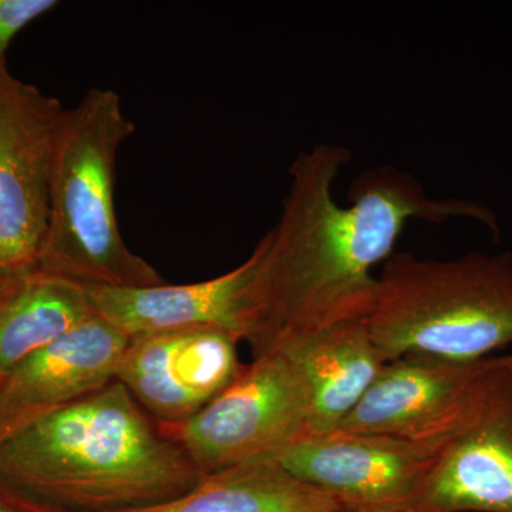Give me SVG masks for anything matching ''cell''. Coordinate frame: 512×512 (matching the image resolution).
I'll use <instances>...</instances> for the list:
<instances>
[{"label":"cell","mask_w":512,"mask_h":512,"mask_svg":"<svg viewBox=\"0 0 512 512\" xmlns=\"http://www.w3.org/2000/svg\"><path fill=\"white\" fill-rule=\"evenodd\" d=\"M352 158L348 147L320 143L289 168L281 217L254 248V322L245 342L254 357L366 320L377 293L373 269L394 254L409 222L468 218L500 232L487 205L431 198L413 174L394 165L362 171L350 184L348 207H340L333 187Z\"/></svg>","instance_id":"cell-1"},{"label":"cell","mask_w":512,"mask_h":512,"mask_svg":"<svg viewBox=\"0 0 512 512\" xmlns=\"http://www.w3.org/2000/svg\"><path fill=\"white\" fill-rule=\"evenodd\" d=\"M202 474L119 380L0 441V494L32 512H127Z\"/></svg>","instance_id":"cell-2"},{"label":"cell","mask_w":512,"mask_h":512,"mask_svg":"<svg viewBox=\"0 0 512 512\" xmlns=\"http://www.w3.org/2000/svg\"><path fill=\"white\" fill-rule=\"evenodd\" d=\"M134 133L120 94L111 89L94 87L76 107L64 110L36 268L86 288L167 284L153 265L127 247L117 220V156Z\"/></svg>","instance_id":"cell-3"},{"label":"cell","mask_w":512,"mask_h":512,"mask_svg":"<svg viewBox=\"0 0 512 512\" xmlns=\"http://www.w3.org/2000/svg\"><path fill=\"white\" fill-rule=\"evenodd\" d=\"M365 323L386 363L407 355L488 359L512 345V254L439 261L394 252Z\"/></svg>","instance_id":"cell-4"},{"label":"cell","mask_w":512,"mask_h":512,"mask_svg":"<svg viewBox=\"0 0 512 512\" xmlns=\"http://www.w3.org/2000/svg\"><path fill=\"white\" fill-rule=\"evenodd\" d=\"M202 476L269 460L308 436L309 396L281 352L254 357L200 412L163 426Z\"/></svg>","instance_id":"cell-5"},{"label":"cell","mask_w":512,"mask_h":512,"mask_svg":"<svg viewBox=\"0 0 512 512\" xmlns=\"http://www.w3.org/2000/svg\"><path fill=\"white\" fill-rule=\"evenodd\" d=\"M62 103L0 59V272L35 269L49 215V177Z\"/></svg>","instance_id":"cell-6"},{"label":"cell","mask_w":512,"mask_h":512,"mask_svg":"<svg viewBox=\"0 0 512 512\" xmlns=\"http://www.w3.org/2000/svg\"><path fill=\"white\" fill-rule=\"evenodd\" d=\"M410 511L512 512V360H485L473 400Z\"/></svg>","instance_id":"cell-7"},{"label":"cell","mask_w":512,"mask_h":512,"mask_svg":"<svg viewBox=\"0 0 512 512\" xmlns=\"http://www.w3.org/2000/svg\"><path fill=\"white\" fill-rule=\"evenodd\" d=\"M446 439L333 431L302 437L269 460L325 491L345 510L399 512L412 508Z\"/></svg>","instance_id":"cell-8"},{"label":"cell","mask_w":512,"mask_h":512,"mask_svg":"<svg viewBox=\"0 0 512 512\" xmlns=\"http://www.w3.org/2000/svg\"><path fill=\"white\" fill-rule=\"evenodd\" d=\"M241 340L227 330L188 328L130 338L116 380L161 426L200 412L237 379Z\"/></svg>","instance_id":"cell-9"},{"label":"cell","mask_w":512,"mask_h":512,"mask_svg":"<svg viewBox=\"0 0 512 512\" xmlns=\"http://www.w3.org/2000/svg\"><path fill=\"white\" fill-rule=\"evenodd\" d=\"M485 360L458 362L426 355L390 360L335 431L409 440L446 439L473 400Z\"/></svg>","instance_id":"cell-10"},{"label":"cell","mask_w":512,"mask_h":512,"mask_svg":"<svg viewBox=\"0 0 512 512\" xmlns=\"http://www.w3.org/2000/svg\"><path fill=\"white\" fill-rule=\"evenodd\" d=\"M130 338L96 315L0 379V441L114 382Z\"/></svg>","instance_id":"cell-11"},{"label":"cell","mask_w":512,"mask_h":512,"mask_svg":"<svg viewBox=\"0 0 512 512\" xmlns=\"http://www.w3.org/2000/svg\"><path fill=\"white\" fill-rule=\"evenodd\" d=\"M258 254L227 274L187 285L87 288L97 315L128 338L164 330L218 328L247 342L254 322Z\"/></svg>","instance_id":"cell-12"},{"label":"cell","mask_w":512,"mask_h":512,"mask_svg":"<svg viewBox=\"0 0 512 512\" xmlns=\"http://www.w3.org/2000/svg\"><path fill=\"white\" fill-rule=\"evenodd\" d=\"M276 352L288 357L308 390V436L338 429L386 363L365 320L333 326Z\"/></svg>","instance_id":"cell-13"},{"label":"cell","mask_w":512,"mask_h":512,"mask_svg":"<svg viewBox=\"0 0 512 512\" xmlns=\"http://www.w3.org/2000/svg\"><path fill=\"white\" fill-rule=\"evenodd\" d=\"M96 315L86 286L39 268L10 276L0 291V379Z\"/></svg>","instance_id":"cell-14"},{"label":"cell","mask_w":512,"mask_h":512,"mask_svg":"<svg viewBox=\"0 0 512 512\" xmlns=\"http://www.w3.org/2000/svg\"><path fill=\"white\" fill-rule=\"evenodd\" d=\"M325 491L264 460L202 476L187 493L127 512H343Z\"/></svg>","instance_id":"cell-15"},{"label":"cell","mask_w":512,"mask_h":512,"mask_svg":"<svg viewBox=\"0 0 512 512\" xmlns=\"http://www.w3.org/2000/svg\"><path fill=\"white\" fill-rule=\"evenodd\" d=\"M57 6V0H0V59L26 26Z\"/></svg>","instance_id":"cell-16"},{"label":"cell","mask_w":512,"mask_h":512,"mask_svg":"<svg viewBox=\"0 0 512 512\" xmlns=\"http://www.w3.org/2000/svg\"><path fill=\"white\" fill-rule=\"evenodd\" d=\"M0 512H32L23 508L22 505L16 504L15 501L9 500L5 495L0 494Z\"/></svg>","instance_id":"cell-17"},{"label":"cell","mask_w":512,"mask_h":512,"mask_svg":"<svg viewBox=\"0 0 512 512\" xmlns=\"http://www.w3.org/2000/svg\"><path fill=\"white\" fill-rule=\"evenodd\" d=\"M10 276H12V275H6V274H2V272H0V291H2L3 286H5L6 282H8V279L10 278Z\"/></svg>","instance_id":"cell-18"},{"label":"cell","mask_w":512,"mask_h":512,"mask_svg":"<svg viewBox=\"0 0 512 512\" xmlns=\"http://www.w3.org/2000/svg\"><path fill=\"white\" fill-rule=\"evenodd\" d=\"M505 357H507V359L512 360V353H510V355H507V356H505Z\"/></svg>","instance_id":"cell-19"},{"label":"cell","mask_w":512,"mask_h":512,"mask_svg":"<svg viewBox=\"0 0 512 512\" xmlns=\"http://www.w3.org/2000/svg\"><path fill=\"white\" fill-rule=\"evenodd\" d=\"M399 512H413V511L407 510V511H399Z\"/></svg>","instance_id":"cell-20"},{"label":"cell","mask_w":512,"mask_h":512,"mask_svg":"<svg viewBox=\"0 0 512 512\" xmlns=\"http://www.w3.org/2000/svg\"><path fill=\"white\" fill-rule=\"evenodd\" d=\"M343 512H352V511H343Z\"/></svg>","instance_id":"cell-21"}]
</instances>
